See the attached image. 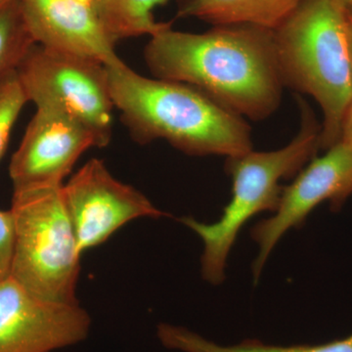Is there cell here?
Segmentation results:
<instances>
[{"label":"cell","mask_w":352,"mask_h":352,"mask_svg":"<svg viewBox=\"0 0 352 352\" xmlns=\"http://www.w3.org/2000/svg\"><path fill=\"white\" fill-rule=\"evenodd\" d=\"M352 195V149L339 141L314 157L295 180L283 189L277 210L270 219L261 220L252 229L258 254L252 264V276L258 282L271 252L285 234L305 223L308 215L324 201L339 210Z\"/></svg>","instance_id":"cell-8"},{"label":"cell","mask_w":352,"mask_h":352,"mask_svg":"<svg viewBox=\"0 0 352 352\" xmlns=\"http://www.w3.org/2000/svg\"><path fill=\"white\" fill-rule=\"evenodd\" d=\"M144 57L155 78L198 88L240 117L265 120L281 103L273 30L215 25L191 34L170 27L151 36Z\"/></svg>","instance_id":"cell-1"},{"label":"cell","mask_w":352,"mask_h":352,"mask_svg":"<svg viewBox=\"0 0 352 352\" xmlns=\"http://www.w3.org/2000/svg\"><path fill=\"white\" fill-rule=\"evenodd\" d=\"M76 1L80 2V3L87 4V6L90 7H92V4H94V0H76Z\"/></svg>","instance_id":"cell-21"},{"label":"cell","mask_w":352,"mask_h":352,"mask_svg":"<svg viewBox=\"0 0 352 352\" xmlns=\"http://www.w3.org/2000/svg\"><path fill=\"white\" fill-rule=\"evenodd\" d=\"M338 2H340L342 6L346 7L347 9L352 8V0H337Z\"/></svg>","instance_id":"cell-20"},{"label":"cell","mask_w":352,"mask_h":352,"mask_svg":"<svg viewBox=\"0 0 352 352\" xmlns=\"http://www.w3.org/2000/svg\"><path fill=\"white\" fill-rule=\"evenodd\" d=\"M91 318L76 305L34 296L12 276L0 281V352H52L87 340Z\"/></svg>","instance_id":"cell-9"},{"label":"cell","mask_w":352,"mask_h":352,"mask_svg":"<svg viewBox=\"0 0 352 352\" xmlns=\"http://www.w3.org/2000/svg\"><path fill=\"white\" fill-rule=\"evenodd\" d=\"M349 11H351V12L352 13V8H351V9H349Z\"/></svg>","instance_id":"cell-23"},{"label":"cell","mask_w":352,"mask_h":352,"mask_svg":"<svg viewBox=\"0 0 352 352\" xmlns=\"http://www.w3.org/2000/svg\"><path fill=\"white\" fill-rule=\"evenodd\" d=\"M61 187L14 190L15 254L11 276L34 296L76 305L80 256Z\"/></svg>","instance_id":"cell-5"},{"label":"cell","mask_w":352,"mask_h":352,"mask_svg":"<svg viewBox=\"0 0 352 352\" xmlns=\"http://www.w3.org/2000/svg\"><path fill=\"white\" fill-rule=\"evenodd\" d=\"M157 337L166 349L182 352H352V333L318 344L277 346L249 339L224 346L182 326L161 323L157 327Z\"/></svg>","instance_id":"cell-13"},{"label":"cell","mask_w":352,"mask_h":352,"mask_svg":"<svg viewBox=\"0 0 352 352\" xmlns=\"http://www.w3.org/2000/svg\"><path fill=\"white\" fill-rule=\"evenodd\" d=\"M98 139L82 122L52 107H38L9 166L14 190L58 187Z\"/></svg>","instance_id":"cell-10"},{"label":"cell","mask_w":352,"mask_h":352,"mask_svg":"<svg viewBox=\"0 0 352 352\" xmlns=\"http://www.w3.org/2000/svg\"><path fill=\"white\" fill-rule=\"evenodd\" d=\"M113 105L134 140L164 139L190 156H241L252 151L244 118L186 83L138 75L124 61L106 66Z\"/></svg>","instance_id":"cell-2"},{"label":"cell","mask_w":352,"mask_h":352,"mask_svg":"<svg viewBox=\"0 0 352 352\" xmlns=\"http://www.w3.org/2000/svg\"><path fill=\"white\" fill-rule=\"evenodd\" d=\"M296 100L302 112V126L288 145L275 151L252 150L226 157V170L232 178V198L220 219L212 223L190 217L180 219L203 241L201 276L208 283L219 285L226 280L227 259L241 229L254 215L274 212L284 189L280 182L296 177L320 149L321 124L302 97H296Z\"/></svg>","instance_id":"cell-4"},{"label":"cell","mask_w":352,"mask_h":352,"mask_svg":"<svg viewBox=\"0 0 352 352\" xmlns=\"http://www.w3.org/2000/svg\"><path fill=\"white\" fill-rule=\"evenodd\" d=\"M34 44L20 0L0 2V78L18 68Z\"/></svg>","instance_id":"cell-15"},{"label":"cell","mask_w":352,"mask_h":352,"mask_svg":"<svg viewBox=\"0 0 352 352\" xmlns=\"http://www.w3.org/2000/svg\"><path fill=\"white\" fill-rule=\"evenodd\" d=\"M28 100L82 122L100 148L112 138L113 109L105 65L34 44L17 68Z\"/></svg>","instance_id":"cell-6"},{"label":"cell","mask_w":352,"mask_h":352,"mask_svg":"<svg viewBox=\"0 0 352 352\" xmlns=\"http://www.w3.org/2000/svg\"><path fill=\"white\" fill-rule=\"evenodd\" d=\"M300 0H178V18L193 17L214 25H251L275 30Z\"/></svg>","instance_id":"cell-12"},{"label":"cell","mask_w":352,"mask_h":352,"mask_svg":"<svg viewBox=\"0 0 352 352\" xmlns=\"http://www.w3.org/2000/svg\"><path fill=\"white\" fill-rule=\"evenodd\" d=\"M340 141L346 143L352 149V101L349 110H347L344 124H342V135H340Z\"/></svg>","instance_id":"cell-18"},{"label":"cell","mask_w":352,"mask_h":352,"mask_svg":"<svg viewBox=\"0 0 352 352\" xmlns=\"http://www.w3.org/2000/svg\"><path fill=\"white\" fill-rule=\"evenodd\" d=\"M168 0H94L92 8L116 43L120 39L154 36L173 27V22H157L153 9Z\"/></svg>","instance_id":"cell-14"},{"label":"cell","mask_w":352,"mask_h":352,"mask_svg":"<svg viewBox=\"0 0 352 352\" xmlns=\"http://www.w3.org/2000/svg\"><path fill=\"white\" fill-rule=\"evenodd\" d=\"M29 102L21 85L17 69L0 78V160L3 157L16 120Z\"/></svg>","instance_id":"cell-16"},{"label":"cell","mask_w":352,"mask_h":352,"mask_svg":"<svg viewBox=\"0 0 352 352\" xmlns=\"http://www.w3.org/2000/svg\"><path fill=\"white\" fill-rule=\"evenodd\" d=\"M273 32L284 87L320 106V149L326 151L340 140L352 101L349 9L337 0H300Z\"/></svg>","instance_id":"cell-3"},{"label":"cell","mask_w":352,"mask_h":352,"mask_svg":"<svg viewBox=\"0 0 352 352\" xmlns=\"http://www.w3.org/2000/svg\"><path fill=\"white\" fill-rule=\"evenodd\" d=\"M9 1V0H0V2Z\"/></svg>","instance_id":"cell-22"},{"label":"cell","mask_w":352,"mask_h":352,"mask_svg":"<svg viewBox=\"0 0 352 352\" xmlns=\"http://www.w3.org/2000/svg\"><path fill=\"white\" fill-rule=\"evenodd\" d=\"M34 43L109 66L122 61L92 7L76 0H20Z\"/></svg>","instance_id":"cell-11"},{"label":"cell","mask_w":352,"mask_h":352,"mask_svg":"<svg viewBox=\"0 0 352 352\" xmlns=\"http://www.w3.org/2000/svg\"><path fill=\"white\" fill-rule=\"evenodd\" d=\"M61 192L82 254L132 220L166 215L139 190L113 177L99 159L89 160Z\"/></svg>","instance_id":"cell-7"},{"label":"cell","mask_w":352,"mask_h":352,"mask_svg":"<svg viewBox=\"0 0 352 352\" xmlns=\"http://www.w3.org/2000/svg\"><path fill=\"white\" fill-rule=\"evenodd\" d=\"M15 222L11 210H0V281L12 274L15 254Z\"/></svg>","instance_id":"cell-17"},{"label":"cell","mask_w":352,"mask_h":352,"mask_svg":"<svg viewBox=\"0 0 352 352\" xmlns=\"http://www.w3.org/2000/svg\"><path fill=\"white\" fill-rule=\"evenodd\" d=\"M349 50L352 78V13L349 10Z\"/></svg>","instance_id":"cell-19"}]
</instances>
